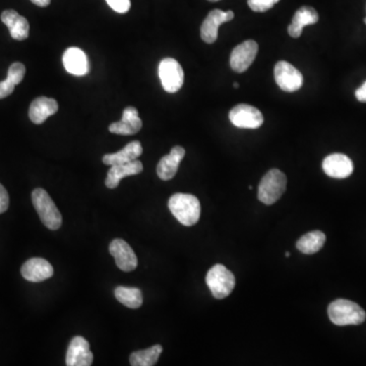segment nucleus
I'll use <instances>...</instances> for the list:
<instances>
[{"label": "nucleus", "instance_id": "nucleus-2", "mask_svg": "<svg viewBox=\"0 0 366 366\" xmlns=\"http://www.w3.org/2000/svg\"><path fill=\"white\" fill-rule=\"evenodd\" d=\"M329 320L336 326H349L360 325L365 322V309L355 302L347 299H337L332 302L328 308Z\"/></svg>", "mask_w": 366, "mask_h": 366}, {"label": "nucleus", "instance_id": "nucleus-27", "mask_svg": "<svg viewBox=\"0 0 366 366\" xmlns=\"http://www.w3.org/2000/svg\"><path fill=\"white\" fill-rule=\"evenodd\" d=\"M280 0H247V4L251 10L256 13H265V11L270 10Z\"/></svg>", "mask_w": 366, "mask_h": 366}, {"label": "nucleus", "instance_id": "nucleus-18", "mask_svg": "<svg viewBox=\"0 0 366 366\" xmlns=\"http://www.w3.org/2000/svg\"><path fill=\"white\" fill-rule=\"evenodd\" d=\"M58 111V103L52 98H36L29 109V117L35 124H42L49 116L55 115Z\"/></svg>", "mask_w": 366, "mask_h": 366}, {"label": "nucleus", "instance_id": "nucleus-21", "mask_svg": "<svg viewBox=\"0 0 366 366\" xmlns=\"http://www.w3.org/2000/svg\"><path fill=\"white\" fill-rule=\"evenodd\" d=\"M318 13L311 6H302L295 13L292 22L288 27V33L292 38H299L304 27L317 24Z\"/></svg>", "mask_w": 366, "mask_h": 366}, {"label": "nucleus", "instance_id": "nucleus-24", "mask_svg": "<svg viewBox=\"0 0 366 366\" xmlns=\"http://www.w3.org/2000/svg\"><path fill=\"white\" fill-rule=\"evenodd\" d=\"M116 299L129 308H138L143 304L142 291L138 288L119 286L115 291Z\"/></svg>", "mask_w": 366, "mask_h": 366}, {"label": "nucleus", "instance_id": "nucleus-8", "mask_svg": "<svg viewBox=\"0 0 366 366\" xmlns=\"http://www.w3.org/2000/svg\"><path fill=\"white\" fill-rule=\"evenodd\" d=\"M229 119L234 126L240 129H256L263 124V116L256 107L240 104L231 109Z\"/></svg>", "mask_w": 366, "mask_h": 366}, {"label": "nucleus", "instance_id": "nucleus-36", "mask_svg": "<svg viewBox=\"0 0 366 366\" xmlns=\"http://www.w3.org/2000/svg\"><path fill=\"white\" fill-rule=\"evenodd\" d=\"M365 24L366 25V18H365Z\"/></svg>", "mask_w": 366, "mask_h": 366}, {"label": "nucleus", "instance_id": "nucleus-11", "mask_svg": "<svg viewBox=\"0 0 366 366\" xmlns=\"http://www.w3.org/2000/svg\"><path fill=\"white\" fill-rule=\"evenodd\" d=\"M93 359L94 355L85 338L77 336L70 341L67 352V366H90L92 365Z\"/></svg>", "mask_w": 366, "mask_h": 366}, {"label": "nucleus", "instance_id": "nucleus-14", "mask_svg": "<svg viewBox=\"0 0 366 366\" xmlns=\"http://www.w3.org/2000/svg\"><path fill=\"white\" fill-rule=\"evenodd\" d=\"M20 273L27 281L37 283V282H43L51 278L53 276L54 270L51 263L44 259L33 258L30 259L22 265Z\"/></svg>", "mask_w": 366, "mask_h": 366}, {"label": "nucleus", "instance_id": "nucleus-15", "mask_svg": "<svg viewBox=\"0 0 366 366\" xmlns=\"http://www.w3.org/2000/svg\"><path fill=\"white\" fill-rule=\"evenodd\" d=\"M143 122L135 107H126L122 113L120 122H113L109 126V131L115 135L133 136L142 129Z\"/></svg>", "mask_w": 366, "mask_h": 366}, {"label": "nucleus", "instance_id": "nucleus-3", "mask_svg": "<svg viewBox=\"0 0 366 366\" xmlns=\"http://www.w3.org/2000/svg\"><path fill=\"white\" fill-rule=\"evenodd\" d=\"M32 202L43 224L50 230H58L63 224V217L53 200L43 188H36L32 193Z\"/></svg>", "mask_w": 366, "mask_h": 366}, {"label": "nucleus", "instance_id": "nucleus-23", "mask_svg": "<svg viewBox=\"0 0 366 366\" xmlns=\"http://www.w3.org/2000/svg\"><path fill=\"white\" fill-rule=\"evenodd\" d=\"M326 235L322 231H311L302 236L296 243L297 249L304 254H317L326 243Z\"/></svg>", "mask_w": 366, "mask_h": 366}, {"label": "nucleus", "instance_id": "nucleus-13", "mask_svg": "<svg viewBox=\"0 0 366 366\" xmlns=\"http://www.w3.org/2000/svg\"><path fill=\"white\" fill-rule=\"evenodd\" d=\"M325 174L332 178H347L353 172V162L344 154H332L322 162Z\"/></svg>", "mask_w": 366, "mask_h": 366}, {"label": "nucleus", "instance_id": "nucleus-4", "mask_svg": "<svg viewBox=\"0 0 366 366\" xmlns=\"http://www.w3.org/2000/svg\"><path fill=\"white\" fill-rule=\"evenodd\" d=\"M206 283L216 299H224L231 294L236 281L231 270L221 263H217L209 270Z\"/></svg>", "mask_w": 366, "mask_h": 366}, {"label": "nucleus", "instance_id": "nucleus-20", "mask_svg": "<svg viewBox=\"0 0 366 366\" xmlns=\"http://www.w3.org/2000/svg\"><path fill=\"white\" fill-rule=\"evenodd\" d=\"M1 20L8 30L11 37L18 41H24L29 37L30 25L26 18L22 17L13 10L4 11Z\"/></svg>", "mask_w": 366, "mask_h": 366}, {"label": "nucleus", "instance_id": "nucleus-7", "mask_svg": "<svg viewBox=\"0 0 366 366\" xmlns=\"http://www.w3.org/2000/svg\"><path fill=\"white\" fill-rule=\"evenodd\" d=\"M275 79L284 92L293 93L303 85V76L287 61H279L275 67Z\"/></svg>", "mask_w": 366, "mask_h": 366}, {"label": "nucleus", "instance_id": "nucleus-6", "mask_svg": "<svg viewBox=\"0 0 366 366\" xmlns=\"http://www.w3.org/2000/svg\"><path fill=\"white\" fill-rule=\"evenodd\" d=\"M159 77L162 87L167 93H176L183 87L184 72L178 61L174 58H164L159 65Z\"/></svg>", "mask_w": 366, "mask_h": 366}, {"label": "nucleus", "instance_id": "nucleus-33", "mask_svg": "<svg viewBox=\"0 0 366 366\" xmlns=\"http://www.w3.org/2000/svg\"><path fill=\"white\" fill-rule=\"evenodd\" d=\"M233 87L235 89H238V88H240V85H238V83H234Z\"/></svg>", "mask_w": 366, "mask_h": 366}, {"label": "nucleus", "instance_id": "nucleus-29", "mask_svg": "<svg viewBox=\"0 0 366 366\" xmlns=\"http://www.w3.org/2000/svg\"><path fill=\"white\" fill-rule=\"evenodd\" d=\"M15 85L10 79H6L0 81V99H4L13 94Z\"/></svg>", "mask_w": 366, "mask_h": 366}, {"label": "nucleus", "instance_id": "nucleus-26", "mask_svg": "<svg viewBox=\"0 0 366 366\" xmlns=\"http://www.w3.org/2000/svg\"><path fill=\"white\" fill-rule=\"evenodd\" d=\"M25 74H26L25 65L20 63H15L8 68V79L17 86L22 83Z\"/></svg>", "mask_w": 366, "mask_h": 366}, {"label": "nucleus", "instance_id": "nucleus-17", "mask_svg": "<svg viewBox=\"0 0 366 366\" xmlns=\"http://www.w3.org/2000/svg\"><path fill=\"white\" fill-rule=\"evenodd\" d=\"M185 156V150L176 145L169 154L161 159L157 166V174L162 181H170L178 171L179 164Z\"/></svg>", "mask_w": 366, "mask_h": 366}, {"label": "nucleus", "instance_id": "nucleus-34", "mask_svg": "<svg viewBox=\"0 0 366 366\" xmlns=\"http://www.w3.org/2000/svg\"><path fill=\"white\" fill-rule=\"evenodd\" d=\"M289 256H290V252L289 251L286 252V258H289Z\"/></svg>", "mask_w": 366, "mask_h": 366}, {"label": "nucleus", "instance_id": "nucleus-1", "mask_svg": "<svg viewBox=\"0 0 366 366\" xmlns=\"http://www.w3.org/2000/svg\"><path fill=\"white\" fill-rule=\"evenodd\" d=\"M170 212L177 221L184 226L197 224L201 216V204L195 195L188 193H175L168 202Z\"/></svg>", "mask_w": 366, "mask_h": 366}, {"label": "nucleus", "instance_id": "nucleus-31", "mask_svg": "<svg viewBox=\"0 0 366 366\" xmlns=\"http://www.w3.org/2000/svg\"><path fill=\"white\" fill-rule=\"evenodd\" d=\"M355 96L359 102L366 103V81L360 88L357 89Z\"/></svg>", "mask_w": 366, "mask_h": 366}, {"label": "nucleus", "instance_id": "nucleus-28", "mask_svg": "<svg viewBox=\"0 0 366 366\" xmlns=\"http://www.w3.org/2000/svg\"><path fill=\"white\" fill-rule=\"evenodd\" d=\"M108 6L118 13H126L131 10V0H106Z\"/></svg>", "mask_w": 366, "mask_h": 366}, {"label": "nucleus", "instance_id": "nucleus-5", "mask_svg": "<svg viewBox=\"0 0 366 366\" xmlns=\"http://www.w3.org/2000/svg\"><path fill=\"white\" fill-rule=\"evenodd\" d=\"M287 178L279 169L270 170L261 179L259 185L258 197L263 204H270L278 202L285 192Z\"/></svg>", "mask_w": 366, "mask_h": 366}, {"label": "nucleus", "instance_id": "nucleus-10", "mask_svg": "<svg viewBox=\"0 0 366 366\" xmlns=\"http://www.w3.org/2000/svg\"><path fill=\"white\" fill-rule=\"evenodd\" d=\"M234 19L232 11H223L214 10L209 13L208 17L204 20L201 27V37L208 44H213L218 39V30L224 22H230Z\"/></svg>", "mask_w": 366, "mask_h": 366}, {"label": "nucleus", "instance_id": "nucleus-19", "mask_svg": "<svg viewBox=\"0 0 366 366\" xmlns=\"http://www.w3.org/2000/svg\"><path fill=\"white\" fill-rule=\"evenodd\" d=\"M143 169L144 167H143L142 162L138 160L131 161V162L124 163V164L112 165L107 174L106 186L113 190L119 185L120 181L124 177L140 174Z\"/></svg>", "mask_w": 366, "mask_h": 366}, {"label": "nucleus", "instance_id": "nucleus-22", "mask_svg": "<svg viewBox=\"0 0 366 366\" xmlns=\"http://www.w3.org/2000/svg\"><path fill=\"white\" fill-rule=\"evenodd\" d=\"M143 154V147L138 140L127 144L124 149L113 154H107L103 157V163L106 165L124 164L138 160V157Z\"/></svg>", "mask_w": 366, "mask_h": 366}, {"label": "nucleus", "instance_id": "nucleus-30", "mask_svg": "<svg viewBox=\"0 0 366 366\" xmlns=\"http://www.w3.org/2000/svg\"><path fill=\"white\" fill-rule=\"evenodd\" d=\"M10 204V197L6 188L0 183V214L6 212Z\"/></svg>", "mask_w": 366, "mask_h": 366}, {"label": "nucleus", "instance_id": "nucleus-12", "mask_svg": "<svg viewBox=\"0 0 366 366\" xmlns=\"http://www.w3.org/2000/svg\"><path fill=\"white\" fill-rule=\"evenodd\" d=\"M109 251L115 258L117 267L124 272H131L138 267V256L126 241L112 240L109 247Z\"/></svg>", "mask_w": 366, "mask_h": 366}, {"label": "nucleus", "instance_id": "nucleus-16", "mask_svg": "<svg viewBox=\"0 0 366 366\" xmlns=\"http://www.w3.org/2000/svg\"><path fill=\"white\" fill-rule=\"evenodd\" d=\"M63 63L67 72L74 76H86L90 72L87 54L77 47H70L65 50L63 56Z\"/></svg>", "mask_w": 366, "mask_h": 366}, {"label": "nucleus", "instance_id": "nucleus-35", "mask_svg": "<svg viewBox=\"0 0 366 366\" xmlns=\"http://www.w3.org/2000/svg\"><path fill=\"white\" fill-rule=\"evenodd\" d=\"M208 1L217 2V1H220V0H208Z\"/></svg>", "mask_w": 366, "mask_h": 366}, {"label": "nucleus", "instance_id": "nucleus-25", "mask_svg": "<svg viewBox=\"0 0 366 366\" xmlns=\"http://www.w3.org/2000/svg\"><path fill=\"white\" fill-rule=\"evenodd\" d=\"M162 352L163 348L161 345H155L149 349L133 352L129 361L133 366H153L156 365Z\"/></svg>", "mask_w": 366, "mask_h": 366}, {"label": "nucleus", "instance_id": "nucleus-32", "mask_svg": "<svg viewBox=\"0 0 366 366\" xmlns=\"http://www.w3.org/2000/svg\"><path fill=\"white\" fill-rule=\"evenodd\" d=\"M31 1L36 6H40V8H46V6H49L51 0H31Z\"/></svg>", "mask_w": 366, "mask_h": 366}, {"label": "nucleus", "instance_id": "nucleus-9", "mask_svg": "<svg viewBox=\"0 0 366 366\" xmlns=\"http://www.w3.org/2000/svg\"><path fill=\"white\" fill-rule=\"evenodd\" d=\"M259 51V45L256 41L247 40L236 46L232 51L230 65L232 70L236 72H244L249 70Z\"/></svg>", "mask_w": 366, "mask_h": 366}]
</instances>
